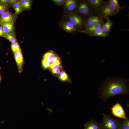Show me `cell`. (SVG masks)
Wrapping results in <instances>:
<instances>
[{
  "instance_id": "obj_2",
  "label": "cell",
  "mask_w": 129,
  "mask_h": 129,
  "mask_svg": "<svg viewBox=\"0 0 129 129\" xmlns=\"http://www.w3.org/2000/svg\"><path fill=\"white\" fill-rule=\"evenodd\" d=\"M102 120L100 124L102 129H119L120 119L112 118L109 114L102 113Z\"/></svg>"
},
{
  "instance_id": "obj_30",
  "label": "cell",
  "mask_w": 129,
  "mask_h": 129,
  "mask_svg": "<svg viewBox=\"0 0 129 129\" xmlns=\"http://www.w3.org/2000/svg\"><path fill=\"white\" fill-rule=\"evenodd\" d=\"M0 3L8 7L9 4V0H0Z\"/></svg>"
},
{
  "instance_id": "obj_11",
  "label": "cell",
  "mask_w": 129,
  "mask_h": 129,
  "mask_svg": "<svg viewBox=\"0 0 129 129\" xmlns=\"http://www.w3.org/2000/svg\"><path fill=\"white\" fill-rule=\"evenodd\" d=\"M14 23V18L13 15L9 11H7L0 15V25L5 22Z\"/></svg>"
},
{
  "instance_id": "obj_35",
  "label": "cell",
  "mask_w": 129,
  "mask_h": 129,
  "mask_svg": "<svg viewBox=\"0 0 129 129\" xmlns=\"http://www.w3.org/2000/svg\"><path fill=\"white\" fill-rule=\"evenodd\" d=\"M1 79H2V78H1V76L0 75V82L1 81Z\"/></svg>"
},
{
  "instance_id": "obj_25",
  "label": "cell",
  "mask_w": 129,
  "mask_h": 129,
  "mask_svg": "<svg viewBox=\"0 0 129 129\" xmlns=\"http://www.w3.org/2000/svg\"><path fill=\"white\" fill-rule=\"evenodd\" d=\"M65 0H52V1L56 6H61L63 5Z\"/></svg>"
},
{
  "instance_id": "obj_29",
  "label": "cell",
  "mask_w": 129,
  "mask_h": 129,
  "mask_svg": "<svg viewBox=\"0 0 129 129\" xmlns=\"http://www.w3.org/2000/svg\"><path fill=\"white\" fill-rule=\"evenodd\" d=\"M8 7L0 3V15L6 11Z\"/></svg>"
},
{
  "instance_id": "obj_31",
  "label": "cell",
  "mask_w": 129,
  "mask_h": 129,
  "mask_svg": "<svg viewBox=\"0 0 129 129\" xmlns=\"http://www.w3.org/2000/svg\"><path fill=\"white\" fill-rule=\"evenodd\" d=\"M59 60V58L57 56H55L54 58L51 61V64H53Z\"/></svg>"
},
{
  "instance_id": "obj_8",
  "label": "cell",
  "mask_w": 129,
  "mask_h": 129,
  "mask_svg": "<svg viewBox=\"0 0 129 129\" xmlns=\"http://www.w3.org/2000/svg\"><path fill=\"white\" fill-rule=\"evenodd\" d=\"M80 0H65L63 5L64 14L75 12Z\"/></svg>"
},
{
  "instance_id": "obj_3",
  "label": "cell",
  "mask_w": 129,
  "mask_h": 129,
  "mask_svg": "<svg viewBox=\"0 0 129 129\" xmlns=\"http://www.w3.org/2000/svg\"><path fill=\"white\" fill-rule=\"evenodd\" d=\"M64 17L68 20L78 30L81 31L84 29L85 17L75 12L64 14Z\"/></svg>"
},
{
  "instance_id": "obj_37",
  "label": "cell",
  "mask_w": 129,
  "mask_h": 129,
  "mask_svg": "<svg viewBox=\"0 0 129 129\" xmlns=\"http://www.w3.org/2000/svg\"></svg>"
},
{
  "instance_id": "obj_14",
  "label": "cell",
  "mask_w": 129,
  "mask_h": 129,
  "mask_svg": "<svg viewBox=\"0 0 129 129\" xmlns=\"http://www.w3.org/2000/svg\"><path fill=\"white\" fill-rule=\"evenodd\" d=\"M84 129H102L100 124L92 119L85 124Z\"/></svg>"
},
{
  "instance_id": "obj_28",
  "label": "cell",
  "mask_w": 129,
  "mask_h": 129,
  "mask_svg": "<svg viewBox=\"0 0 129 129\" xmlns=\"http://www.w3.org/2000/svg\"><path fill=\"white\" fill-rule=\"evenodd\" d=\"M60 63L59 60L56 63L50 64V67L52 69H58L60 67Z\"/></svg>"
},
{
  "instance_id": "obj_34",
  "label": "cell",
  "mask_w": 129,
  "mask_h": 129,
  "mask_svg": "<svg viewBox=\"0 0 129 129\" xmlns=\"http://www.w3.org/2000/svg\"><path fill=\"white\" fill-rule=\"evenodd\" d=\"M16 1V0H9V4L13 6Z\"/></svg>"
},
{
  "instance_id": "obj_20",
  "label": "cell",
  "mask_w": 129,
  "mask_h": 129,
  "mask_svg": "<svg viewBox=\"0 0 129 129\" xmlns=\"http://www.w3.org/2000/svg\"><path fill=\"white\" fill-rule=\"evenodd\" d=\"M13 7L15 10L16 15L19 14L22 11V6L20 0H16Z\"/></svg>"
},
{
  "instance_id": "obj_32",
  "label": "cell",
  "mask_w": 129,
  "mask_h": 129,
  "mask_svg": "<svg viewBox=\"0 0 129 129\" xmlns=\"http://www.w3.org/2000/svg\"><path fill=\"white\" fill-rule=\"evenodd\" d=\"M4 34L2 27L0 26V37H4Z\"/></svg>"
},
{
  "instance_id": "obj_9",
  "label": "cell",
  "mask_w": 129,
  "mask_h": 129,
  "mask_svg": "<svg viewBox=\"0 0 129 129\" xmlns=\"http://www.w3.org/2000/svg\"><path fill=\"white\" fill-rule=\"evenodd\" d=\"M111 110L112 114L114 116L124 120L128 119L123 107L119 103L114 104L111 108Z\"/></svg>"
},
{
  "instance_id": "obj_15",
  "label": "cell",
  "mask_w": 129,
  "mask_h": 129,
  "mask_svg": "<svg viewBox=\"0 0 129 129\" xmlns=\"http://www.w3.org/2000/svg\"><path fill=\"white\" fill-rule=\"evenodd\" d=\"M105 19L106 22L102 26L101 28L104 32L109 34L113 23L109 17H107Z\"/></svg>"
},
{
  "instance_id": "obj_33",
  "label": "cell",
  "mask_w": 129,
  "mask_h": 129,
  "mask_svg": "<svg viewBox=\"0 0 129 129\" xmlns=\"http://www.w3.org/2000/svg\"><path fill=\"white\" fill-rule=\"evenodd\" d=\"M52 71L53 73L59 74L60 73V70L59 69H52Z\"/></svg>"
},
{
  "instance_id": "obj_18",
  "label": "cell",
  "mask_w": 129,
  "mask_h": 129,
  "mask_svg": "<svg viewBox=\"0 0 129 129\" xmlns=\"http://www.w3.org/2000/svg\"><path fill=\"white\" fill-rule=\"evenodd\" d=\"M109 34L104 32L101 28L95 31L90 34V36H100L103 38H105L109 35Z\"/></svg>"
},
{
  "instance_id": "obj_12",
  "label": "cell",
  "mask_w": 129,
  "mask_h": 129,
  "mask_svg": "<svg viewBox=\"0 0 129 129\" xmlns=\"http://www.w3.org/2000/svg\"><path fill=\"white\" fill-rule=\"evenodd\" d=\"M87 2L96 13L105 3L103 0H86Z\"/></svg>"
},
{
  "instance_id": "obj_17",
  "label": "cell",
  "mask_w": 129,
  "mask_h": 129,
  "mask_svg": "<svg viewBox=\"0 0 129 129\" xmlns=\"http://www.w3.org/2000/svg\"><path fill=\"white\" fill-rule=\"evenodd\" d=\"M107 1L115 7L118 13L120 10L125 9V7H122L120 5L117 0H108Z\"/></svg>"
},
{
  "instance_id": "obj_5",
  "label": "cell",
  "mask_w": 129,
  "mask_h": 129,
  "mask_svg": "<svg viewBox=\"0 0 129 129\" xmlns=\"http://www.w3.org/2000/svg\"><path fill=\"white\" fill-rule=\"evenodd\" d=\"M75 12L84 17L96 13L86 0H80Z\"/></svg>"
},
{
  "instance_id": "obj_10",
  "label": "cell",
  "mask_w": 129,
  "mask_h": 129,
  "mask_svg": "<svg viewBox=\"0 0 129 129\" xmlns=\"http://www.w3.org/2000/svg\"><path fill=\"white\" fill-rule=\"evenodd\" d=\"M14 53V57L18 67V72H22L24 64V59L21 51L15 52Z\"/></svg>"
},
{
  "instance_id": "obj_36",
  "label": "cell",
  "mask_w": 129,
  "mask_h": 129,
  "mask_svg": "<svg viewBox=\"0 0 129 129\" xmlns=\"http://www.w3.org/2000/svg\"><path fill=\"white\" fill-rule=\"evenodd\" d=\"M1 69V67L0 66V69Z\"/></svg>"
},
{
  "instance_id": "obj_21",
  "label": "cell",
  "mask_w": 129,
  "mask_h": 129,
  "mask_svg": "<svg viewBox=\"0 0 129 129\" xmlns=\"http://www.w3.org/2000/svg\"><path fill=\"white\" fill-rule=\"evenodd\" d=\"M55 56L54 53L50 51L46 53L43 55V59L50 62Z\"/></svg>"
},
{
  "instance_id": "obj_6",
  "label": "cell",
  "mask_w": 129,
  "mask_h": 129,
  "mask_svg": "<svg viewBox=\"0 0 129 129\" xmlns=\"http://www.w3.org/2000/svg\"><path fill=\"white\" fill-rule=\"evenodd\" d=\"M60 27L66 32L75 35L80 33V31L77 29L67 19L62 18L59 22Z\"/></svg>"
},
{
  "instance_id": "obj_22",
  "label": "cell",
  "mask_w": 129,
  "mask_h": 129,
  "mask_svg": "<svg viewBox=\"0 0 129 129\" xmlns=\"http://www.w3.org/2000/svg\"><path fill=\"white\" fill-rule=\"evenodd\" d=\"M119 129H129V120H124L120 121L119 125Z\"/></svg>"
},
{
  "instance_id": "obj_24",
  "label": "cell",
  "mask_w": 129,
  "mask_h": 129,
  "mask_svg": "<svg viewBox=\"0 0 129 129\" xmlns=\"http://www.w3.org/2000/svg\"><path fill=\"white\" fill-rule=\"evenodd\" d=\"M11 48L14 53L16 52L21 51L20 45L17 42L11 44Z\"/></svg>"
},
{
  "instance_id": "obj_13",
  "label": "cell",
  "mask_w": 129,
  "mask_h": 129,
  "mask_svg": "<svg viewBox=\"0 0 129 129\" xmlns=\"http://www.w3.org/2000/svg\"><path fill=\"white\" fill-rule=\"evenodd\" d=\"M103 21L99 22L90 27L84 28L80 32L86 34L89 36L91 33L101 28L104 23Z\"/></svg>"
},
{
  "instance_id": "obj_19",
  "label": "cell",
  "mask_w": 129,
  "mask_h": 129,
  "mask_svg": "<svg viewBox=\"0 0 129 129\" xmlns=\"http://www.w3.org/2000/svg\"><path fill=\"white\" fill-rule=\"evenodd\" d=\"M20 1L22 9H28L31 7L32 4V0H20Z\"/></svg>"
},
{
  "instance_id": "obj_23",
  "label": "cell",
  "mask_w": 129,
  "mask_h": 129,
  "mask_svg": "<svg viewBox=\"0 0 129 129\" xmlns=\"http://www.w3.org/2000/svg\"><path fill=\"white\" fill-rule=\"evenodd\" d=\"M11 43H13L16 42V39L13 34V33H5L4 37Z\"/></svg>"
},
{
  "instance_id": "obj_16",
  "label": "cell",
  "mask_w": 129,
  "mask_h": 129,
  "mask_svg": "<svg viewBox=\"0 0 129 129\" xmlns=\"http://www.w3.org/2000/svg\"><path fill=\"white\" fill-rule=\"evenodd\" d=\"M14 24L10 22H5L0 25L5 33H13L14 30Z\"/></svg>"
},
{
  "instance_id": "obj_26",
  "label": "cell",
  "mask_w": 129,
  "mask_h": 129,
  "mask_svg": "<svg viewBox=\"0 0 129 129\" xmlns=\"http://www.w3.org/2000/svg\"><path fill=\"white\" fill-rule=\"evenodd\" d=\"M50 63V62L43 59L42 64L44 68H47L49 67L51 64Z\"/></svg>"
},
{
  "instance_id": "obj_27",
  "label": "cell",
  "mask_w": 129,
  "mask_h": 129,
  "mask_svg": "<svg viewBox=\"0 0 129 129\" xmlns=\"http://www.w3.org/2000/svg\"><path fill=\"white\" fill-rule=\"evenodd\" d=\"M60 78L61 80L64 81L67 79L68 76L65 72L62 71L60 73Z\"/></svg>"
},
{
  "instance_id": "obj_7",
  "label": "cell",
  "mask_w": 129,
  "mask_h": 129,
  "mask_svg": "<svg viewBox=\"0 0 129 129\" xmlns=\"http://www.w3.org/2000/svg\"><path fill=\"white\" fill-rule=\"evenodd\" d=\"M103 20L102 18L96 13L89 15L85 17L84 29L91 27Z\"/></svg>"
},
{
  "instance_id": "obj_1",
  "label": "cell",
  "mask_w": 129,
  "mask_h": 129,
  "mask_svg": "<svg viewBox=\"0 0 129 129\" xmlns=\"http://www.w3.org/2000/svg\"><path fill=\"white\" fill-rule=\"evenodd\" d=\"M129 80L117 77H109L101 84L98 95L106 102L110 97L122 94H129Z\"/></svg>"
},
{
  "instance_id": "obj_4",
  "label": "cell",
  "mask_w": 129,
  "mask_h": 129,
  "mask_svg": "<svg viewBox=\"0 0 129 129\" xmlns=\"http://www.w3.org/2000/svg\"><path fill=\"white\" fill-rule=\"evenodd\" d=\"M96 14L103 19H105L108 17L115 16L118 13L115 7L106 1Z\"/></svg>"
}]
</instances>
